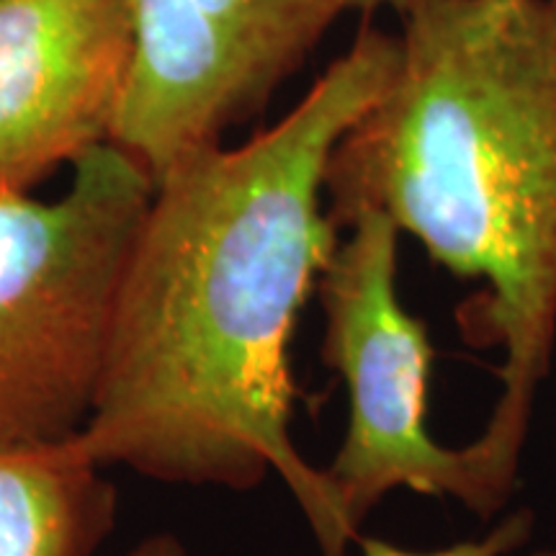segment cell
Here are the masks:
<instances>
[{"instance_id":"1","label":"cell","mask_w":556,"mask_h":556,"mask_svg":"<svg viewBox=\"0 0 556 556\" xmlns=\"http://www.w3.org/2000/svg\"><path fill=\"white\" fill-rule=\"evenodd\" d=\"M397 54V37L364 24L289 114L155 180L93 409L73 438L88 462L232 492L276 477L319 556L351 554L361 533L294 441L291 343L340 242L325 201L330 155L387 88Z\"/></svg>"},{"instance_id":"2","label":"cell","mask_w":556,"mask_h":556,"mask_svg":"<svg viewBox=\"0 0 556 556\" xmlns=\"http://www.w3.org/2000/svg\"><path fill=\"white\" fill-rule=\"evenodd\" d=\"M377 101L340 137L325 201L374 208L451 276L469 348L503 351L500 397L469 443L518 490L556 348V0H415Z\"/></svg>"},{"instance_id":"3","label":"cell","mask_w":556,"mask_h":556,"mask_svg":"<svg viewBox=\"0 0 556 556\" xmlns=\"http://www.w3.org/2000/svg\"><path fill=\"white\" fill-rule=\"evenodd\" d=\"M152 189L106 142L73 165L58 199L0 193V441L62 443L86 426Z\"/></svg>"},{"instance_id":"4","label":"cell","mask_w":556,"mask_h":556,"mask_svg":"<svg viewBox=\"0 0 556 556\" xmlns=\"http://www.w3.org/2000/svg\"><path fill=\"white\" fill-rule=\"evenodd\" d=\"M317 281L323 364L345 381L348 426L328 471L348 523L361 526L394 490L456 500L479 520L505 510L507 486L469 446H443L426 426L435 348L397 291L400 229L366 208Z\"/></svg>"},{"instance_id":"5","label":"cell","mask_w":556,"mask_h":556,"mask_svg":"<svg viewBox=\"0 0 556 556\" xmlns=\"http://www.w3.org/2000/svg\"><path fill=\"white\" fill-rule=\"evenodd\" d=\"M135 0H0V193H29L111 139Z\"/></svg>"},{"instance_id":"6","label":"cell","mask_w":556,"mask_h":556,"mask_svg":"<svg viewBox=\"0 0 556 556\" xmlns=\"http://www.w3.org/2000/svg\"><path fill=\"white\" fill-rule=\"evenodd\" d=\"M278 86L197 0H135V47L111 144L152 180L266 106Z\"/></svg>"},{"instance_id":"7","label":"cell","mask_w":556,"mask_h":556,"mask_svg":"<svg viewBox=\"0 0 556 556\" xmlns=\"http://www.w3.org/2000/svg\"><path fill=\"white\" fill-rule=\"evenodd\" d=\"M116 516L119 492L73 438L0 441V556H96Z\"/></svg>"},{"instance_id":"8","label":"cell","mask_w":556,"mask_h":556,"mask_svg":"<svg viewBox=\"0 0 556 556\" xmlns=\"http://www.w3.org/2000/svg\"><path fill=\"white\" fill-rule=\"evenodd\" d=\"M250 58L281 86L315 52L340 18L377 11L405 13L415 0H197Z\"/></svg>"},{"instance_id":"9","label":"cell","mask_w":556,"mask_h":556,"mask_svg":"<svg viewBox=\"0 0 556 556\" xmlns=\"http://www.w3.org/2000/svg\"><path fill=\"white\" fill-rule=\"evenodd\" d=\"M533 528H536V516L528 507H520L500 520L482 539L458 541V544L435 548V552H415V548L397 546L379 536H364V533L358 536L356 546L361 556H507L531 541ZM531 556H556V548H544Z\"/></svg>"},{"instance_id":"10","label":"cell","mask_w":556,"mask_h":556,"mask_svg":"<svg viewBox=\"0 0 556 556\" xmlns=\"http://www.w3.org/2000/svg\"><path fill=\"white\" fill-rule=\"evenodd\" d=\"M127 556H191L189 548L173 533H152L129 548Z\"/></svg>"}]
</instances>
